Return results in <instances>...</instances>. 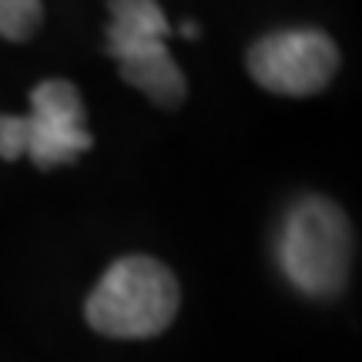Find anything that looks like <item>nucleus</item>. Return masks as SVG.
<instances>
[{"label": "nucleus", "mask_w": 362, "mask_h": 362, "mask_svg": "<svg viewBox=\"0 0 362 362\" xmlns=\"http://www.w3.org/2000/svg\"><path fill=\"white\" fill-rule=\"evenodd\" d=\"M181 305L178 279L148 255L117 259L88 296L84 315L94 332L111 339H151L165 332Z\"/></svg>", "instance_id": "f257e3e1"}, {"label": "nucleus", "mask_w": 362, "mask_h": 362, "mask_svg": "<svg viewBox=\"0 0 362 362\" xmlns=\"http://www.w3.org/2000/svg\"><path fill=\"white\" fill-rule=\"evenodd\" d=\"M279 259L298 292L312 298L339 296L352 262V228L342 208L322 194L302 198L282 225Z\"/></svg>", "instance_id": "f03ea898"}, {"label": "nucleus", "mask_w": 362, "mask_h": 362, "mask_svg": "<svg viewBox=\"0 0 362 362\" xmlns=\"http://www.w3.org/2000/svg\"><path fill=\"white\" fill-rule=\"evenodd\" d=\"M245 64L259 88L285 98H309L332 84L339 71V47L315 27H288L255 40Z\"/></svg>", "instance_id": "7ed1b4c3"}, {"label": "nucleus", "mask_w": 362, "mask_h": 362, "mask_svg": "<svg viewBox=\"0 0 362 362\" xmlns=\"http://www.w3.org/2000/svg\"><path fill=\"white\" fill-rule=\"evenodd\" d=\"M107 54L117 61L121 78L144 90L158 107H178L188 94L185 74L175 64L165 40L155 37H107Z\"/></svg>", "instance_id": "20e7f679"}, {"label": "nucleus", "mask_w": 362, "mask_h": 362, "mask_svg": "<svg viewBox=\"0 0 362 362\" xmlns=\"http://www.w3.org/2000/svg\"><path fill=\"white\" fill-rule=\"evenodd\" d=\"M90 144H94V138H90L88 128H67V124H54L44 117L24 115V155L40 171L71 165Z\"/></svg>", "instance_id": "39448f33"}, {"label": "nucleus", "mask_w": 362, "mask_h": 362, "mask_svg": "<svg viewBox=\"0 0 362 362\" xmlns=\"http://www.w3.org/2000/svg\"><path fill=\"white\" fill-rule=\"evenodd\" d=\"M111 27L107 37H155L165 40L171 34L168 17L158 0H107Z\"/></svg>", "instance_id": "423d86ee"}, {"label": "nucleus", "mask_w": 362, "mask_h": 362, "mask_svg": "<svg viewBox=\"0 0 362 362\" xmlns=\"http://www.w3.org/2000/svg\"><path fill=\"white\" fill-rule=\"evenodd\" d=\"M30 115L54 121V124H67V128H84V101H81L78 88L64 78H47L30 90Z\"/></svg>", "instance_id": "0eeeda50"}, {"label": "nucleus", "mask_w": 362, "mask_h": 362, "mask_svg": "<svg viewBox=\"0 0 362 362\" xmlns=\"http://www.w3.org/2000/svg\"><path fill=\"white\" fill-rule=\"evenodd\" d=\"M44 24L40 0H0V37L4 40H30Z\"/></svg>", "instance_id": "6e6552de"}, {"label": "nucleus", "mask_w": 362, "mask_h": 362, "mask_svg": "<svg viewBox=\"0 0 362 362\" xmlns=\"http://www.w3.org/2000/svg\"><path fill=\"white\" fill-rule=\"evenodd\" d=\"M24 158V117L0 115V161Z\"/></svg>", "instance_id": "1a4fd4ad"}, {"label": "nucleus", "mask_w": 362, "mask_h": 362, "mask_svg": "<svg viewBox=\"0 0 362 362\" xmlns=\"http://www.w3.org/2000/svg\"><path fill=\"white\" fill-rule=\"evenodd\" d=\"M198 34H202V30H198V24H194V21H185V24H181V37H198Z\"/></svg>", "instance_id": "9d476101"}]
</instances>
